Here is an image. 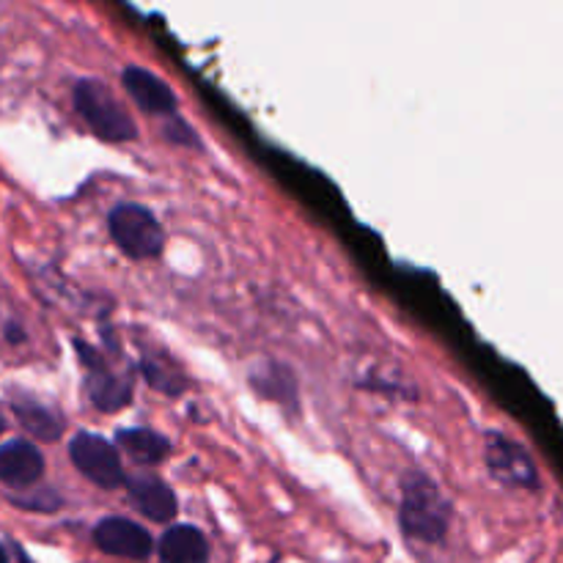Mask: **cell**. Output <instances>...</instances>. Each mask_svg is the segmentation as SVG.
I'll use <instances>...</instances> for the list:
<instances>
[{
    "label": "cell",
    "instance_id": "cell-20",
    "mask_svg": "<svg viewBox=\"0 0 563 563\" xmlns=\"http://www.w3.org/2000/svg\"><path fill=\"white\" fill-rule=\"evenodd\" d=\"M0 563H9V550L3 544H0Z\"/></svg>",
    "mask_w": 563,
    "mask_h": 563
},
{
    "label": "cell",
    "instance_id": "cell-10",
    "mask_svg": "<svg viewBox=\"0 0 563 563\" xmlns=\"http://www.w3.org/2000/svg\"><path fill=\"white\" fill-rule=\"evenodd\" d=\"M44 476V454L31 440H9L0 445V484L9 489H27L36 487Z\"/></svg>",
    "mask_w": 563,
    "mask_h": 563
},
{
    "label": "cell",
    "instance_id": "cell-8",
    "mask_svg": "<svg viewBox=\"0 0 563 563\" xmlns=\"http://www.w3.org/2000/svg\"><path fill=\"white\" fill-rule=\"evenodd\" d=\"M121 88L130 93V99L143 113L174 119L176 110H179V97H176L174 88L143 66H124L121 69Z\"/></svg>",
    "mask_w": 563,
    "mask_h": 563
},
{
    "label": "cell",
    "instance_id": "cell-7",
    "mask_svg": "<svg viewBox=\"0 0 563 563\" xmlns=\"http://www.w3.org/2000/svg\"><path fill=\"white\" fill-rule=\"evenodd\" d=\"M91 539L104 555H113V559L148 561L154 553V539L148 528L137 526L135 520H126V517H104V520H99L93 526Z\"/></svg>",
    "mask_w": 563,
    "mask_h": 563
},
{
    "label": "cell",
    "instance_id": "cell-13",
    "mask_svg": "<svg viewBox=\"0 0 563 563\" xmlns=\"http://www.w3.org/2000/svg\"><path fill=\"white\" fill-rule=\"evenodd\" d=\"M115 449L119 454H124L126 460L135 462L141 467H154L165 460V456L174 451L170 440L165 434L154 432L146 427H132V429H119L115 432Z\"/></svg>",
    "mask_w": 563,
    "mask_h": 563
},
{
    "label": "cell",
    "instance_id": "cell-6",
    "mask_svg": "<svg viewBox=\"0 0 563 563\" xmlns=\"http://www.w3.org/2000/svg\"><path fill=\"white\" fill-rule=\"evenodd\" d=\"M69 460L80 476L102 489H119L126 482L121 454L110 440L93 432H77L69 440Z\"/></svg>",
    "mask_w": 563,
    "mask_h": 563
},
{
    "label": "cell",
    "instance_id": "cell-9",
    "mask_svg": "<svg viewBox=\"0 0 563 563\" xmlns=\"http://www.w3.org/2000/svg\"><path fill=\"white\" fill-rule=\"evenodd\" d=\"M126 498H130L132 509L137 515L146 517L148 522H157V526H170L176 515H179V500L176 493L157 476H148V473H137V476L126 478Z\"/></svg>",
    "mask_w": 563,
    "mask_h": 563
},
{
    "label": "cell",
    "instance_id": "cell-4",
    "mask_svg": "<svg viewBox=\"0 0 563 563\" xmlns=\"http://www.w3.org/2000/svg\"><path fill=\"white\" fill-rule=\"evenodd\" d=\"M75 350L80 363L86 366V394L88 401L99 412H119L132 401V374L115 372L102 352L88 346L86 341L75 339Z\"/></svg>",
    "mask_w": 563,
    "mask_h": 563
},
{
    "label": "cell",
    "instance_id": "cell-18",
    "mask_svg": "<svg viewBox=\"0 0 563 563\" xmlns=\"http://www.w3.org/2000/svg\"><path fill=\"white\" fill-rule=\"evenodd\" d=\"M5 341H9V344H22V341H25V333H22L20 324H5Z\"/></svg>",
    "mask_w": 563,
    "mask_h": 563
},
{
    "label": "cell",
    "instance_id": "cell-2",
    "mask_svg": "<svg viewBox=\"0 0 563 563\" xmlns=\"http://www.w3.org/2000/svg\"><path fill=\"white\" fill-rule=\"evenodd\" d=\"M71 102H75V110L86 121L88 130L102 141L124 143L137 137V124L102 80H93V77L77 80L71 88Z\"/></svg>",
    "mask_w": 563,
    "mask_h": 563
},
{
    "label": "cell",
    "instance_id": "cell-3",
    "mask_svg": "<svg viewBox=\"0 0 563 563\" xmlns=\"http://www.w3.org/2000/svg\"><path fill=\"white\" fill-rule=\"evenodd\" d=\"M110 240L132 262L157 258L165 247V229L152 209L141 203H119L108 214Z\"/></svg>",
    "mask_w": 563,
    "mask_h": 563
},
{
    "label": "cell",
    "instance_id": "cell-21",
    "mask_svg": "<svg viewBox=\"0 0 563 563\" xmlns=\"http://www.w3.org/2000/svg\"><path fill=\"white\" fill-rule=\"evenodd\" d=\"M5 427H9V423H5V416H3V410H0V434L5 432Z\"/></svg>",
    "mask_w": 563,
    "mask_h": 563
},
{
    "label": "cell",
    "instance_id": "cell-14",
    "mask_svg": "<svg viewBox=\"0 0 563 563\" xmlns=\"http://www.w3.org/2000/svg\"><path fill=\"white\" fill-rule=\"evenodd\" d=\"M159 563H209V542L201 528L170 526L157 542Z\"/></svg>",
    "mask_w": 563,
    "mask_h": 563
},
{
    "label": "cell",
    "instance_id": "cell-19",
    "mask_svg": "<svg viewBox=\"0 0 563 563\" xmlns=\"http://www.w3.org/2000/svg\"><path fill=\"white\" fill-rule=\"evenodd\" d=\"M11 550H14L16 561H20V563H33L31 559H27V553H25V550H22V548H20V544H14V548H11Z\"/></svg>",
    "mask_w": 563,
    "mask_h": 563
},
{
    "label": "cell",
    "instance_id": "cell-11",
    "mask_svg": "<svg viewBox=\"0 0 563 563\" xmlns=\"http://www.w3.org/2000/svg\"><path fill=\"white\" fill-rule=\"evenodd\" d=\"M251 388L262 399L273 401L280 410L289 412L291 418L300 416V385H297L295 372L280 361H264L247 377Z\"/></svg>",
    "mask_w": 563,
    "mask_h": 563
},
{
    "label": "cell",
    "instance_id": "cell-5",
    "mask_svg": "<svg viewBox=\"0 0 563 563\" xmlns=\"http://www.w3.org/2000/svg\"><path fill=\"white\" fill-rule=\"evenodd\" d=\"M484 462L489 476L498 484L511 489H539V467L531 451L520 440L504 432H487L484 440Z\"/></svg>",
    "mask_w": 563,
    "mask_h": 563
},
{
    "label": "cell",
    "instance_id": "cell-1",
    "mask_svg": "<svg viewBox=\"0 0 563 563\" xmlns=\"http://www.w3.org/2000/svg\"><path fill=\"white\" fill-rule=\"evenodd\" d=\"M451 520H454V506L438 487V482L423 471H416V467L407 471L401 478V533L410 542L440 544L449 537Z\"/></svg>",
    "mask_w": 563,
    "mask_h": 563
},
{
    "label": "cell",
    "instance_id": "cell-17",
    "mask_svg": "<svg viewBox=\"0 0 563 563\" xmlns=\"http://www.w3.org/2000/svg\"><path fill=\"white\" fill-rule=\"evenodd\" d=\"M33 493V489H27ZM14 504L20 509H33V511H58L60 509V498L53 493V489H38V493L25 495V498H14Z\"/></svg>",
    "mask_w": 563,
    "mask_h": 563
},
{
    "label": "cell",
    "instance_id": "cell-12",
    "mask_svg": "<svg viewBox=\"0 0 563 563\" xmlns=\"http://www.w3.org/2000/svg\"><path fill=\"white\" fill-rule=\"evenodd\" d=\"M9 407L14 412L16 423L31 434L33 440H42V443H58L66 432L64 416L47 407L44 401L33 399L27 394H11Z\"/></svg>",
    "mask_w": 563,
    "mask_h": 563
},
{
    "label": "cell",
    "instance_id": "cell-15",
    "mask_svg": "<svg viewBox=\"0 0 563 563\" xmlns=\"http://www.w3.org/2000/svg\"><path fill=\"white\" fill-rule=\"evenodd\" d=\"M137 368H141V374L146 377V383L165 396L185 394L187 385H190L185 374H181L168 357L157 355V352H143L141 361H137Z\"/></svg>",
    "mask_w": 563,
    "mask_h": 563
},
{
    "label": "cell",
    "instance_id": "cell-16",
    "mask_svg": "<svg viewBox=\"0 0 563 563\" xmlns=\"http://www.w3.org/2000/svg\"><path fill=\"white\" fill-rule=\"evenodd\" d=\"M165 137H168L170 143H176V146H185V148L201 146V137H198V132L192 130L187 121H181L179 115H174V119L165 124Z\"/></svg>",
    "mask_w": 563,
    "mask_h": 563
}]
</instances>
